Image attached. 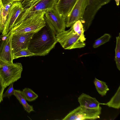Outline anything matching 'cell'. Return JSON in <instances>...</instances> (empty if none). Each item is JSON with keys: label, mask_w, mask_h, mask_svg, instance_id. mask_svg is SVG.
Instances as JSON below:
<instances>
[{"label": "cell", "mask_w": 120, "mask_h": 120, "mask_svg": "<svg viewBox=\"0 0 120 120\" xmlns=\"http://www.w3.org/2000/svg\"><path fill=\"white\" fill-rule=\"evenodd\" d=\"M94 83L97 91L102 96L106 95L108 91L109 90L106 83L95 78Z\"/></svg>", "instance_id": "obj_17"}, {"label": "cell", "mask_w": 120, "mask_h": 120, "mask_svg": "<svg viewBox=\"0 0 120 120\" xmlns=\"http://www.w3.org/2000/svg\"><path fill=\"white\" fill-rule=\"evenodd\" d=\"M101 108L89 109L79 106L68 114L63 120H95L100 118Z\"/></svg>", "instance_id": "obj_7"}, {"label": "cell", "mask_w": 120, "mask_h": 120, "mask_svg": "<svg viewBox=\"0 0 120 120\" xmlns=\"http://www.w3.org/2000/svg\"><path fill=\"white\" fill-rule=\"evenodd\" d=\"M22 104L25 110L28 113L34 111L33 106L29 104L26 101L22 91L19 90H15L14 95Z\"/></svg>", "instance_id": "obj_15"}, {"label": "cell", "mask_w": 120, "mask_h": 120, "mask_svg": "<svg viewBox=\"0 0 120 120\" xmlns=\"http://www.w3.org/2000/svg\"><path fill=\"white\" fill-rule=\"evenodd\" d=\"M57 42L56 34L46 23L44 26L34 33L27 49L34 56H45L54 48Z\"/></svg>", "instance_id": "obj_1"}, {"label": "cell", "mask_w": 120, "mask_h": 120, "mask_svg": "<svg viewBox=\"0 0 120 120\" xmlns=\"http://www.w3.org/2000/svg\"><path fill=\"white\" fill-rule=\"evenodd\" d=\"M1 33H0V36H1V34H1Z\"/></svg>", "instance_id": "obj_31"}, {"label": "cell", "mask_w": 120, "mask_h": 120, "mask_svg": "<svg viewBox=\"0 0 120 120\" xmlns=\"http://www.w3.org/2000/svg\"><path fill=\"white\" fill-rule=\"evenodd\" d=\"M116 44L115 49V60L118 69L120 71V34L116 37Z\"/></svg>", "instance_id": "obj_19"}, {"label": "cell", "mask_w": 120, "mask_h": 120, "mask_svg": "<svg viewBox=\"0 0 120 120\" xmlns=\"http://www.w3.org/2000/svg\"><path fill=\"white\" fill-rule=\"evenodd\" d=\"M13 83L11 84L9 87L2 95L3 98L7 97L9 99L10 97L12 95H15V90L13 87Z\"/></svg>", "instance_id": "obj_23"}, {"label": "cell", "mask_w": 120, "mask_h": 120, "mask_svg": "<svg viewBox=\"0 0 120 120\" xmlns=\"http://www.w3.org/2000/svg\"><path fill=\"white\" fill-rule=\"evenodd\" d=\"M74 32L79 35L82 40L85 41L86 38L84 34V29L82 23L80 20L75 22L72 26Z\"/></svg>", "instance_id": "obj_18"}, {"label": "cell", "mask_w": 120, "mask_h": 120, "mask_svg": "<svg viewBox=\"0 0 120 120\" xmlns=\"http://www.w3.org/2000/svg\"><path fill=\"white\" fill-rule=\"evenodd\" d=\"M3 6L4 7L9 3L13 2V0H1Z\"/></svg>", "instance_id": "obj_27"}, {"label": "cell", "mask_w": 120, "mask_h": 120, "mask_svg": "<svg viewBox=\"0 0 120 120\" xmlns=\"http://www.w3.org/2000/svg\"><path fill=\"white\" fill-rule=\"evenodd\" d=\"M12 34L3 39L0 46V59L10 64L13 63L12 53Z\"/></svg>", "instance_id": "obj_12"}, {"label": "cell", "mask_w": 120, "mask_h": 120, "mask_svg": "<svg viewBox=\"0 0 120 120\" xmlns=\"http://www.w3.org/2000/svg\"><path fill=\"white\" fill-rule=\"evenodd\" d=\"M78 101L80 106L85 108L96 109L100 107V103L95 98L84 93H82L78 97Z\"/></svg>", "instance_id": "obj_14"}, {"label": "cell", "mask_w": 120, "mask_h": 120, "mask_svg": "<svg viewBox=\"0 0 120 120\" xmlns=\"http://www.w3.org/2000/svg\"><path fill=\"white\" fill-rule=\"evenodd\" d=\"M109 107L118 109L120 108V86L116 92L109 101L106 103H100Z\"/></svg>", "instance_id": "obj_16"}, {"label": "cell", "mask_w": 120, "mask_h": 120, "mask_svg": "<svg viewBox=\"0 0 120 120\" xmlns=\"http://www.w3.org/2000/svg\"><path fill=\"white\" fill-rule=\"evenodd\" d=\"M13 2L8 4L3 8L2 11V17L3 20L5 25L10 8Z\"/></svg>", "instance_id": "obj_24"}, {"label": "cell", "mask_w": 120, "mask_h": 120, "mask_svg": "<svg viewBox=\"0 0 120 120\" xmlns=\"http://www.w3.org/2000/svg\"><path fill=\"white\" fill-rule=\"evenodd\" d=\"M23 0H13V2L18 1H22Z\"/></svg>", "instance_id": "obj_30"}, {"label": "cell", "mask_w": 120, "mask_h": 120, "mask_svg": "<svg viewBox=\"0 0 120 120\" xmlns=\"http://www.w3.org/2000/svg\"><path fill=\"white\" fill-rule=\"evenodd\" d=\"M22 70L20 63L10 64L0 59V76L5 88L21 78Z\"/></svg>", "instance_id": "obj_4"}, {"label": "cell", "mask_w": 120, "mask_h": 120, "mask_svg": "<svg viewBox=\"0 0 120 120\" xmlns=\"http://www.w3.org/2000/svg\"><path fill=\"white\" fill-rule=\"evenodd\" d=\"M4 7L2 5L1 0H0V32L1 33L5 26L2 17L3 10Z\"/></svg>", "instance_id": "obj_25"}, {"label": "cell", "mask_w": 120, "mask_h": 120, "mask_svg": "<svg viewBox=\"0 0 120 120\" xmlns=\"http://www.w3.org/2000/svg\"><path fill=\"white\" fill-rule=\"evenodd\" d=\"M4 37V36L2 34L0 36V46L3 40V38Z\"/></svg>", "instance_id": "obj_28"}, {"label": "cell", "mask_w": 120, "mask_h": 120, "mask_svg": "<svg viewBox=\"0 0 120 120\" xmlns=\"http://www.w3.org/2000/svg\"><path fill=\"white\" fill-rule=\"evenodd\" d=\"M34 33L19 34H12L11 46L12 55L22 49H27L30 41Z\"/></svg>", "instance_id": "obj_11"}, {"label": "cell", "mask_w": 120, "mask_h": 120, "mask_svg": "<svg viewBox=\"0 0 120 120\" xmlns=\"http://www.w3.org/2000/svg\"><path fill=\"white\" fill-rule=\"evenodd\" d=\"M111 36L108 34H105L100 37L96 40L94 43L93 47L96 48L109 41Z\"/></svg>", "instance_id": "obj_21"}, {"label": "cell", "mask_w": 120, "mask_h": 120, "mask_svg": "<svg viewBox=\"0 0 120 120\" xmlns=\"http://www.w3.org/2000/svg\"><path fill=\"white\" fill-rule=\"evenodd\" d=\"M117 6H118L119 5L120 0H115Z\"/></svg>", "instance_id": "obj_29"}, {"label": "cell", "mask_w": 120, "mask_h": 120, "mask_svg": "<svg viewBox=\"0 0 120 120\" xmlns=\"http://www.w3.org/2000/svg\"><path fill=\"white\" fill-rule=\"evenodd\" d=\"M77 0H58L55 7L65 19L69 15Z\"/></svg>", "instance_id": "obj_13"}, {"label": "cell", "mask_w": 120, "mask_h": 120, "mask_svg": "<svg viewBox=\"0 0 120 120\" xmlns=\"http://www.w3.org/2000/svg\"><path fill=\"white\" fill-rule=\"evenodd\" d=\"M88 1L89 0H76L70 13L64 19L66 27H71L79 20L83 23V16Z\"/></svg>", "instance_id": "obj_9"}, {"label": "cell", "mask_w": 120, "mask_h": 120, "mask_svg": "<svg viewBox=\"0 0 120 120\" xmlns=\"http://www.w3.org/2000/svg\"><path fill=\"white\" fill-rule=\"evenodd\" d=\"M5 88L0 76V103L3 101L2 95Z\"/></svg>", "instance_id": "obj_26"}, {"label": "cell", "mask_w": 120, "mask_h": 120, "mask_svg": "<svg viewBox=\"0 0 120 120\" xmlns=\"http://www.w3.org/2000/svg\"><path fill=\"white\" fill-rule=\"evenodd\" d=\"M22 91L26 100L28 101L34 100L38 97L37 94L29 88H25Z\"/></svg>", "instance_id": "obj_20"}, {"label": "cell", "mask_w": 120, "mask_h": 120, "mask_svg": "<svg viewBox=\"0 0 120 120\" xmlns=\"http://www.w3.org/2000/svg\"><path fill=\"white\" fill-rule=\"evenodd\" d=\"M45 13L44 11H39L34 13L25 19L16 20L12 28L6 37L11 34H23L38 31L46 25L44 18Z\"/></svg>", "instance_id": "obj_2"}, {"label": "cell", "mask_w": 120, "mask_h": 120, "mask_svg": "<svg viewBox=\"0 0 120 120\" xmlns=\"http://www.w3.org/2000/svg\"><path fill=\"white\" fill-rule=\"evenodd\" d=\"M45 11L44 18L45 22L56 35L65 30L64 19L59 14L55 6Z\"/></svg>", "instance_id": "obj_6"}, {"label": "cell", "mask_w": 120, "mask_h": 120, "mask_svg": "<svg viewBox=\"0 0 120 120\" xmlns=\"http://www.w3.org/2000/svg\"><path fill=\"white\" fill-rule=\"evenodd\" d=\"M34 55L28 49H22L14 53L12 55L13 60L23 56H34Z\"/></svg>", "instance_id": "obj_22"}, {"label": "cell", "mask_w": 120, "mask_h": 120, "mask_svg": "<svg viewBox=\"0 0 120 120\" xmlns=\"http://www.w3.org/2000/svg\"><path fill=\"white\" fill-rule=\"evenodd\" d=\"M23 10L21 1H14L12 3L10 9L5 27L2 33L3 35L6 37L12 28L17 18Z\"/></svg>", "instance_id": "obj_10"}, {"label": "cell", "mask_w": 120, "mask_h": 120, "mask_svg": "<svg viewBox=\"0 0 120 120\" xmlns=\"http://www.w3.org/2000/svg\"><path fill=\"white\" fill-rule=\"evenodd\" d=\"M111 0H89L83 18L84 29L87 30L91 24L97 12L103 6Z\"/></svg>", "instance_id": "obj_8"}, {"label": "cell", "mask_w": 120, "mask_h": 120, "mask_svg": "<svg viewBox=\"0 0 120 120\" xmlns=\"http://www.w3.org/2000/svg\"><path fill=\"white\" fill-rule=\"evenodd\" d=\"M21 2L23 10L16 20L25 19L34 13L39 11H45L53 8L58 0H23Z\"/></svg>", "instance_id": "obj_3"}, {"label": "cell", "mask_w": 120, "mask_h": 120, "mask_svg": "<svg viewBox=\"0 0 120 120\" xmlns=\"http://www.w3.org/2000/svg\"><path fill=\"white\" fill-rule=\"evenodd\" d=\"M56 38L57 42L65 49L81 48L86 46L85 42L74 32L72 26L69 30L56 35Z\"/></svg>", "instance_id": "obj_5"}]
</instances>
